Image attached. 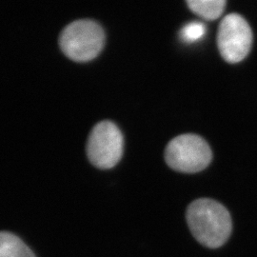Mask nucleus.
Returning a JSON list of instances; mask_svg holds the SVG:
<instances>
[{
  "instance_id": "obj_1",
  "label": "nucleus",
  "mask_w": 257,
  "mask_h": 257,
  "mask_svg": "<svg viewBox=\"0 0 257 257\" xmlns=\"http://www.w3.org/2000/svg\"><path fill=\"white\" fill-rule=\"evenodd\" d=\"M186 218L194 238L207 248H220L230 238L232 230L230 212L213 199L194 200L187 209Z\"/></svg>"
},
{
  "instance_id": "obj_2",
  "label": "nucleus",
  "mask_w": 257,
  "mask_h": 257,
  "mask_svg": "<svg viewBox=\"0 0 257 257\" xmlns=\"http://www.w3.org/2000/svg\"><path fill=\"white\" fill-rule=\"evenodd\" d=\"M105 44L101 26L90 19L76 20L63 29L59 37L62 52L77 62L91 61L100 54Z\"/></svg>"
},
{
  "instance_id": "obj_3",
  "label": "nucleus",
  "mask_w": 257,
  "mask_h": 257,
  "mask_svg": "<svg viewBox=\"0 0 257 257\" xmlns=\"http://www.w3.org/2000/svg\"><path fill=\"white\" fill-rule=\"evenodd\" d=\"M212 154L209 144L196 135H182L174 138L166 148L167 164L180 173L201 172L211 163Z\"/></svg>"
},
{
  "instance_id": "obj_4",
  "label": "nucleus",
  "mask_w": 257,
  "mask_h": 257,
  "mask_svg": "<svg viewBox=\"0 0 257 257\" xmlns=\"http://www.w3.org/2000/svg\"><path fill=\"white\" fill-rule=\"evenodd\" d=\"M124 139L118 127L110 121H102L94 126L87 143V156L98 169H110L123 155Z\"/></svg>"
},
{
  "instance_id": "obj_5",
  "label": "nucleus",
  "mask_w": 257,
  "mask_h": 257,
  "mask_svg": "<svg viewBox=\"0 0 257 257\" xmlns=\"http://www.w3.org/2000/svg\"><path fill=\"white\" fill-rule=\"evenodd\" d=\"M252 44V32L248 22L238 14H230L221 21L217 46L229 63H238L248 55Z\"/></svg>"
},
{
  "instance_id": "obj_6",
  "label": "nucleus",
  "mask_w": 257,
  "mask_h": 257,
  "mask_svg": "<svg viewBox=\"0 0 257 257\" xmlns=\"http://www.w3.org/2000/svg\"><path fill=\"white\" fill-rule=\"evenodd\" d=\"M0 257H37L33 250L9 231H0Z\"/></svg>"
},
{
  "instance_id": "obj_7",
  "label": "nucleus",
  "mask_w": 257,
  "mask_h": 257,
  "mask_svg": "<svg viewBox=\"0 0 257 257\" xmlns=\"http://www.w3.org/2000/svg\"><path fill=\"white\" fill-rule=\"evenodd\" d=\"M189 8L207 20L218 19L223 14L226 1L224 0H188Z\"/></svg>"
},
{
  "instance_id": "obj_8",
  "label": "nucleus",
  "mask_w": 257,
  "mask_h": 257,
  "mask_svg": "<svg viewBox=\"0 0 257 257\" xmlns=\"http://www.w3.org/2000/svg\"><path fill=\"white\" fill-rule=\"evenodd\" d=\"M206 33L205 25L200 22H191L184 26L180 33V37L187 43H192L199 40Z\"/></svg>"
}]
</instances>
